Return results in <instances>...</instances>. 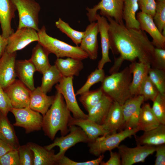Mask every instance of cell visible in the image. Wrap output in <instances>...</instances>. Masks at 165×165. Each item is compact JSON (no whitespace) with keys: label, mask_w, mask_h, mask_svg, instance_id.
I'll list each match as a JSON object with an SVG mask.
<instances>
[{"label":"cell","mask_w":165,"mask_h":165,"mask_svg":"<svg viewBox=\"0 0 165 165\" xmlns=\"http://www.w3.org/2000/svg\"><path fill=\"white\" fill-rule=\"evenodd\" d=\"M107 19L109 22L110 49L113 54L120 55L115 58L109 73L116 72L125 60L133 62L138 58L139 62L151 65L155 47L144 31L141 29L127 28L111 18Z\"/></svg>","instance_id":"obj_1"},{"label":"cell","mask_w":165,"mask_h":165,"mask_svg":"<svg viewBox=\"0 0 165 165\" xmlns=\"http://www.w3.org/2000/svg\"><path fill=\"white\" fill-rule=\"evenodd\" d=\"M72 116L62 95L57 92L53 104L43 116L42 129L45 135L53 140L59 131L61 136L67 134L69 131L68 123Z\"/></svg>","instance_id":"obj_2"},{"label":"cell","mask_w":165,"mask_h":165,"mask_svg":"<svg viewBox=\"0 0 165 165\" xmlns=\"http://www.w3.org/2000/svg\"><path fill=\"white\" fill-rule=\"evenodd\" d=\"M129 67L119 72H115L105 76L101 87L104 93L113 101L122 105L131 95L130 87L132 79Z\"/></svg>","instance_id":"obj_3"},{"label":"cell","mask_w":165,"mask_h":165,"mask_svg":"<svg viewBox=\"0 0 165 165\" xmlns=\"http://www.w3.org/2000/svg\"><path fill=\"white\" fill-rule=\"evenodd\" d=\"M38 43L50 53L57 58L70 57L82 60L88 58L87 55L78 46H74L48 35L45 26L38 31Z\"/></svg>","instance_id":"obj_4"},{"label":"cell","mask_w":165,"mask_h":165,"mask_svg":"<svg viewBox=\"0 0 165 165\" xmlns=\"http://www.w3.org/2000/svg\"><path fill=\"white\" fill-rule=\"evenodd\" d=\"M139 131L136 128L125 129L119 133L107 134L97 138L94 141L88 143L90 153L99 156L107 151H111L117 147L126 138L135 136Z\"/></svg>","instance_id":"obj_5"},{"label":"cell","mask_w":165,"mask_h":165,"mask_svg":"<svg viewBox=\"0 0 165 165\" xmlns=\"http://www.w3.org/2000/svg\"><path fill=\"white\" fill-rule=\"evenodd\" d=\"M18 13L19 23L17 28L23 27L39 30V14L41 8L35 0H12Z\"/></svg>","instance_id":"obj_6"},{"label":"cell","mask_w":165,"mask_h":165,"mask_svg":"<svg viewBox=\"0 0 165 165\" xmlns=\"http://www.w3.org/2000/svg\"><path fill=\"white\" fill-rule=\"evenodd\" d=\"M124 0H101L92 8H86L87 16L90 23L96 21L97 12L100 10V14L106 18L110 17L116 22L124 24L123 18Z\"/></svg>","instance_id":"obj_7"},{"label":"cell","mask_w":165,"mask_h":165,"mask_svg":"<svg viewBox=\"0 0 165 165\" xmlns=\"http://www.w3.org/2000/svg\"><path fill=\"white\" fill-rule=\"evenodd\" d=\"M69 133L65 135L57 137L53 142L45 146L47 149L50 150L56 147L59 148V152L55 154L58 160L65 155L67 151L79 142L89 143L90 140L86 134L79 127L71 125L68 127Z\"/></svg>","instance_id":"obj_8"},{"label":"cell","mask_w":165,"mask_h":165,"mask_svg":"<svg viewBox=\"0 0 165 165\" xmlns=\"http://www.w3.org/2000/svg\"><path fill=\"white\" fill-rule=\"evenodd\" d=\"M10 112L15 119L13 126L24 128L26 134L42 129L43 116L29 107L20 108H13Z\"/></svg>","instance_id":"obj_9"},{"label":"cell","mask_w":165,"mask_h":165,"mask_svg":"<svg viewBox=\"0 0 165 165\" xmlns=\"http://www.w3.org/2000/svg\"><path fill=\"white\" fill-rule=\"evenodd\" d=\"M73 77H63L55 87L62 95L67 107L76 119H87L88 116L79 107L76 98L73 85Z\"/></svg>","instance_id":"obj_10"},{"label":"cell","mask_w":165,"mask_h":165,"mask_svg":"<svg viewBox=\"0 0 165 165\" xmlns=\"http://www.w3.org/2000/svg\"><path fill=\"white\" fill-rule=\"evenodd\" d=\"M7 44L5 51L12 53L20 50L31 42L38 41V32L34 29L29 27L17 28L7 38Z\"/></svg>","instance_id":"obj_11"},{"label":"cell","mask_w":165,"mask_h":165,"mask_svg":"<svg viewBox=\"0 0 165 165\" xmlns=\"http://www.w3.org/2000/svg\"><path fill=\"white\" fill-rule=\"evenodd\" d=\"M156 146L137 145L134 148H129L126 145H119L117 148L121 159V165H132L145 162L149 155L155 152Z\"/></svg>","instance_id":"obj_12"},{"label":"cell","mask_w":165,"mask_h":165,"mask_svg":"<svg viewBox=\"0 0 165 165\" xmlns=\"http://www.w3.org/2000/svg\"><path fill=\"white\" fill-rule=\"evenodd\" d=\"M4 90L8 96L13 108L29 107L32 91L19 79H16Z\"/></svg>","instance_id":"obj_13"},{"label":"cell","mask_w":165,"mask_h":165,"mask_svg":"<svg viewBox=\"0 0 165 165\" xmlns=\"http://www.w3.org/2000/svg\"><path fill=\"white\" fill-rule=\"evenodd\" d=\"M144 101L143 97L138 95L130 97L122 105L124 127L125 129L136 128L140 108Z\"/></svg>","instance_id":"obj_14"},{"label":"cell","mask_w":165,"mask_h":165,"mask_svg":"<svg viewBox=\"0 0 165 165\" xmlns=\"http://www.w3.org/2000/svg\"><path fill=\"white\" fill-rule=\"evenodd\" d=\"M16 52H4L0 57V86L5 89L16 79L15 63Z\"/></svg>","instance_id":"obj_15"},{"label":"cell","mask_w":165,"mask_h":165,"mask_svg":"<svg viewBox=\"0 0 165 165\" xmlns=\"http://www.w3.org/2000/svg\"><path fill=\"white\" fill-rule=\"evenodd\" d=\"M136 17L140 28L147 32L152 38V42L156 48L165 49V36L159 31L153 17L141 11L137 13Z\"/></svg>","instance_id":"obj_16"},{"label":"cell","mask_w":165,"mask_h":165,"mask_svg":"<svg viewBox=\"0 0 165 165\" xmlns=\"http://www.w3.org/2000/svg\"><path fill=\"white\" fill-rule=\"evenodd\" d=\"M84 31L79 47L86 53L88 57L96 60L98 57V48L97 37L99 31L97 22L90 23Z\"/></svg>","instance_id":"obj_17"},{"label":"cell","mask_w":165,"mask_h":165,"mask_svg":"<svg viewBox=\"0 0 165 165\" xmlns=\"http://www.w3.org/2000/svg\"><path fill=\"white\" fill-rule=\"evenodd\" d=\"M16 10L15 5L12 0H0V24L2 35L8 38L14 32L11 27L12 20L15 17Z\"/></svg>","instance_id":"obj_18"},{"label":"cell","mask_w":165,"mask_h":165,"mask_svg":"<svg viewBox=\"0 0 165 165\" xmlns=\"http://www.w3.org/2000/svg\"><path fill=\"white\" fill-rule=\"evenodd\" d=\"M96 19L100 34L102 53V57L98 62L97 68L103 69L106 63L111 62L109 56L110 45L108 31L109 25L105 17L97 14Z\"/></svg>","instance_id":"obj_19"},{"label":"cell","mask_w":165,"mask_h":165,"mask_svg":"<svg viewBox=\"0 0 165 165\" xmlns=\"http://www.w3.org/2000/svg\"><path fill=\"white\" fill-rule=\"evenodd\" d=\"M101 125L108 134L116 132L117 130L124 127L122 105L113 101Z\"/></svg>","instance_id":"obj_20"},{"label":"cell","mask_w":165,"mask_h":165,"mask_svg":"<svg viewBox=\"0 0 165 165\" xmlns=\"http://www.w3.org/2000/svg\"><path fill=\"white\" fill-rule=\"evenodd\" d=\"M75 125L80 127L87 136L90 142L94 141L97 138L109 134L101 125L87 119H76L72 116L68 126Z\"/></svg>","instance_id":"obj_21"},{"label":"cell","mask_w":165,"mask_h":165,"mask_svg":"<svg viewBox=\"0 0 165 165\" xmlns=\"http://www.w3.org/2000/svg\"><path fill=\"white\" fill-rule=\"evenodd\" d=\"M150 65L149 64L139 61L132 62L130 65L129 67L133 75L130 87L132 96L138 95L140 86L148 75Z\"/></svg>","instance_id":"obj_22"},{"label":"cell","mask_w":165,"mask_h":165,"mask_svg":"<svg viewBox=\"0 0 165 165\" xmlns=\"http://www.w3.org/2000/svg\"><path fill=\"white\" fill-rule=\"evenodd\" d=\"M54 98L55 96L47 95L40 87H37L31 91L29 107L43 116L53 104Z\"/></svg>","instance_id":"obj_23"},{"label":"cell","mask_w":165,"mask_h":165,"mask_svg":"<svg viewBox=\"0 0 165 165\" xmlns=\"http://www.w3.org/2000/svg\"><path fill=\"white\" fill-rule=\"evenodd\" d=\"M15 71L16 77L28 88L31 91L35 88L34 75L36 70L29 59L16 60Z\"/></svg>","instance_id":"obj_24"},{"label":"cell","mask_w":165,"mask_h":165,"mask_svg":"<svg viewBox=\"0 0 165 165\" xmlns=\"http://www.w3.org/2000/svg\"><path fill=\"white\" fill-rule=\"evenodd\" d=\"M137 145L157 146L165 144V125L144 132L140 137L135 135Z\"/></svg>","instance_id":"obj_25"},{"label":"cell","mask_w":165,"mask_h":165,"mask_svg":"<svg viewBox=\"0 0 165 165\" xmlns=\"http://www.w3.org/2000/svg\"><path fill=\"white\" fill-rule=\"evenodd\" d=\"M82 61L70 57L65 59L57 58L54 64L63 77L78 76L84 67Z\"/></svg>","instance_id":"obj_26"},{"label":"cell","mask_w":165,"mask_h":165,"mask_svg":"<svg viewBox=\"0 0 165 165\" xmlns=\"http://www.w3.org/2000/svg\"><path fill=\"white\" fill-rule=\"evenodd\" d=\"M27 144L34 153V165H58V160L54 150H48L44 146L33 142H29Z\"/></svg>","instance_id":"obj_27"},{"label":"cell","mask_w":165,"mask_h":165,"mask_svg":"<svg viewBox=\"0 0 165 165\" xmlns=\"http://www.w3.org/2000/svg\"><path fill=\"white\" fill-rule=\"evenodd\" d=\"M113 101L104 93L98 102L87 112L88 118L101 125L106 117Z\"/></svg>","instance_id":"obj_28"},{"label":"cell","mask_w":165,"mask_h":165,"mask_svg":"<svg viewBox=\"0 0 165 165\" xmlns=\"http://www.w3.org/2000/svg\"><path fill=\"white\" fill-rule=\"evenodd\" d=\"M161 124L153 113L148 103L141 107L136 128L139 131H148L154 129Z\"/></svg>","instance_id":"obj_29"},{"label":"cell","mask_w":165,"mask_h":165,"mask_svg":"<svg viewBox=\"0 0 165 165\" xmlns=\"http://www.w3.org/2000/svg\"><path fill=\"white\" fill-rule=\"evenodd\" d=\"M0 139L17 149L20 146L14 128L7 117L0 111Z\"/></svg>","instance_id":"obj_30"},{"label":"cell","mask_w":165,"mask_h":165,"mask_svg":"<svg viewBox=\"0 0 165 165\" xmlns=\"http://www.w3.org/2000/svg\"><path fill=\"white\" fill-rule=\"evenodd\" d=\"M48 51L38 43L34 47L29 59L34 65L36 71L42 74L51 65L49 62Z\"/></svg>","instance_id":"obj_31"},{"label":"cell","mask_w":165,"mask_h":165,"mask_svg":"<svg viewBox=\"0 0 165 165\" xmlns=\"http://www.w3.org/2000/svg\"><path fill=\"white\" fill-rule=\"evenodd\" d=\"M138 0H124L123 18L127 28L140 29L136 14L139 9Z\"/></svg>","instance_id":"obj_32"},{"label":"cell","mask_w":165,"mask_h":165,"mask_svg":"<svg viewBox=\"0 0 165 165\" xmlns=\"http://www.w3.org/2000/svg\"><path fill=\"white\" fill-rule=\"evenodd\" d=\"M42 74V83L39 87L46 94L50 92L53 86L58 83L63 77L55 64L51 65Z\"/></svg>","instance_id":"obj_33"},{"label":"cell","mask_w":165,"mask_h":165,"mask_svg":"<svg viewBox=\"0 0 165 165\" xmlns=\"http://www.w3.org/2000/svg\"><path fill=\"white\" fill-rule=\"evenodd\" d=\"M103 94L101 87L96 90H89L80 95L79 100L88 112L98 102Z\"/></svg>","instance_id":"obj_34"},{"label":"cell","mask_w":165,"mask_h":165,"mask_svg":"<svg viewBox=\"0 0 165 165\" xmlns=\"http://www.w3.org/2000/svg\"><path fill=\"white\" fill-rule=\"evenodd\" d=\"M55 26L62 32L66 34L77 46L80 44L85 31H80L72 28L69 24L59 18L55 22Z\"/></svg>","instance_id":"obj_35"},{"label":"cell","mask_w":165,"mask_h":165,"mask_svg":"<svg viewBox=\"0 0 165 165\" xmlns=\"http://www.w3.org/2000/svg\"><path fill=\"white\" fill-rule=\"evenodd\" d=\"M105 77V72L103 69H96L88 76L83 85L77 91L76 95H80L89 90L94 84L100 82H102Z\"/></svg>","instance_id":"obj_36"},{"label":"cell","mask_w":165,"mask_h":165,"mask_svg":"<svg viewBox=\"0 0 165 165\" xmlns=\"http://www.w3.org/2000/svg\"><path fill=\"white\" fill-rule=\"evenodd\" d=\"M159 93L157 89L150 80L148 75L147 76L140 86L138 95H142L145 101L150 100L153 101Z\"/></svg>","instance_id":"obj_37"},{"label":"cell","mask_w":165,"mask_h":165,"mask_svg":"<svg viewBox=\"0 0 165 165\" xmlns=\"http://www.w3.org/2000/svg\"><path fill=\"white\" fill-rule=\"evenodd\" d=\"M148 77L156 86L159 92L165 94V72L164 70L156 68H150Z\"/></svg>","instance_id":"obj_38"},{"label":"cell","mask_w":165,"mask_h":165,"mask_svg":"<svg viewBox=\"0 0 165 165\" xmlns=\"http://www.w3.org/2000/svg\"><path fill=\"white\" fill-rule=\"evenodd\" d=\"M153 102V113L161 124L165 125V94L159 92Z\"/></svg>","instance_id":"obj_39"},{"label":"cell","mask_w":165,"mask_h":165,"mask_svg":"<svg viewBox=\"0 0 165 165\" xmlns=\"http://www.w3.org/2000/svg\"><path fill=\"white\" fill-rule=\"evenodd\" d=\"M155 12L153 18L154 23L162 33L165 29V0H156Z\"/></svg>","instance_id":"obj_40"},{"label":"cell","mask_w":165,"mask_h":165,"mask_svg":"<svg viewBox=\"0 0 165 165\" xmlns=\"http://www.w3.org/2000/svg\"><path fill=\"white\" fill-rule=\"evenodd\" d=\"M17 150L20 165H34V153L27 144L20 145Z\"/></svg>","instance_id":"obj_41"},{"label":"cell","mask_w":165,"mask_h":165,"mask_svg":"<svg viewBox=\"0 0 165 165\" xmlns=\"http://www.w3.org/2000/svg\"><path fill=\"white\" fill-rule=\"evenodd\" d=\"M104 157V155L103 154L95 160L84 162H78L71 160L64 155L58 159V165H98L102 161Z\"/></svg>","instance_id":"obj_42"},{"label":"cell","mask_w":165,"mask_h":165,"mask_svg":"<svg viewBox=\"0 0 165 165\" xmlns=\"http://www.w3.org/2000/svg\"><path fill=\"white\" fill-rule=\"evenodd\" d=\"M151 65L153 68L165 70V49L155 48Z\"/></svg>","instance_id":"obj_43"},{"label":"cell","mask_w":165,"mask_h":165,"mask_svg":"<svg viewBox=\"0 0 165 165\" xmlns=\"http://www.w3.org/2000/svg\"><path fill=\"white\" fill-rule=\"evenodd\" d=\"M1 165H20L17 149H13L0 157Z\"/></svg>","instance_id":"obj_44"},{"label":"cell","mask_w":165,"mask_h":165,"mask_svg":"<svg viewBox=\"0 0 165 165\" xmlns=\"http://www.w3.org/2000/svg\"><path fill=\"white\" fill-rule=\"evenodd\" d=\"M13 108L7 94L0 86V111L4 115L7 116Z\"/></svg>","instance_id":"obj_45"},{"label":"cell","mask_w":165,"mask_h":165,"mask_svg":"<svg viewBox=\"0 0 165 165\" xmlns=\"http://www.w3.org/2000/svg\"><path fill=\"white\" fill-rule=\"evenodd\" d=\"M138 3L141 11L153 18L155 12V0H138Z\"/></svg>","instance_id":"obj_46"},{"label":"cell","mask_w":165,"mask_h":165,"mask_svg":"<svg viewBox=\"0 0 165 165\" xmlns=\"http://www.w3.org/2000/svg\"><path fill=\"white\" fill-rule=\"evenodd\" d=\"M156 159L155 165H165V144L156 146Z\"/></svg>","instance_id":"obj_47"},{"label":"cell","mask_w":165,"mask_h":165,"mask_svg":"<svg viewBox=\"0 0 165 165\" xmlns=\"http://www.w3.org/2000/svg\"><path fill=\"white\" fill-rule=\"evenodd\" d=\"M110 157L109 160L105 162L102 161L100 164L101 165H120L121 160L120 157L118 153L110 151Z\"/></svg>","instance_id":"obj_48"},{"label":"cell","mask_w":165,"mask_h":165,"mask_svg":"<svg viewBox=\"0 0 165 165\" xmlns=\"http://www.w3.org/2000/svg\"><path fill=\"white\" fill-rule=\"evenodd\" d=\"M13 149L9 144L0 139V157Z\"/></svg>","instance_id":"obj_49"},{"label":"cell","mask_w":165,"mask_h":165,"mask_svg":"<svg viewBox=\"0 0 165 165\" xmlns=\"http://www.w3.org/2000/svg\"><path fill=\"white\" fill-rule=\"evenodd\" d=\"M7 44V39L3 37L2 35L0 34V57L5 51Z\"/></svg>","instance_id":"obj_50"},{"label":"cell","mask_w":165,"mask_h":165,"mask_svg":"<svg viewBox=\"0 0 165 165\" xmlns=\"http://www.w3.org/2000/svg\"><path fill=\"white\" fill-rule=\"evenodd\" d=\"M0 165H1L0 163Z\"/></svg>","instance_id":"obj_51"},{"label":"cell","mask_w":165,"mask_h":165,"mask_svg":"<svg viewBox=\"0 0 165 165\" xmlns=\"http://www.w3.org/2000/svg\"></svg>","instance_id":"obj_52"}]
</instances>
